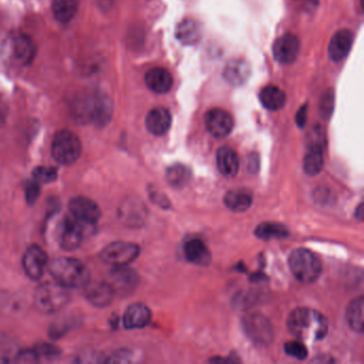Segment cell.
Listing matches in <instances>:
<instances>
[{
  "label": "cell",
  "instance_id": "9c48e42d",
  "mask_svg": "<svg viewBox=\"0 0 364 364\" xmlns=\"http://www.w3.org/2000/svg\"><path fill=\"white\" fill-rule=\"evenodd\" d=\"M69 215L85 226L95 228L101 216L99 204L92 199L78 196L69 203Z\"/></svg>",
  "mask_w": 364,
  "mask_h": 364
},
{
  "label": "cell",
  "instance_id": "6da1fadb",
  "mask_svg": "<svg viewBox=\"0 0 364 364\" xmlns=\"http://www.w3.org/2000/svg\"><path fill=\"white\" fill-rule=\"evenodd\" d=\"M288 328L299 341L317 342L328 333L329 324L327 318L310 308H298L290 314Z\"/></svg>",
  "mask_w": 364,
  "mask_h": 364
},
{
  "label": "cell",
  "instance_id": "7a4b0ae2",
  "mask_svg": "<svg viewBox=\"0 0 364 364\" xmlns=\"http://www.w3.org/2000/svg\"><path fill=\"white\" fill-rule=\"evenodd\" d=\"M49 270L55 281L67 288H83L91 280L88 267L75 258H55L49 263Z\"/></svg>",
  "mask_w": 364,
  "mask_h": 364
},
{
  "label": "cell",
  "instance_id": "484cf974",
  "mask_svg": "<svg viewBox=\"0 0 364 364\" xmlns=\"http://www.w3.org/2000/svg\"><path fill=\"white\" fill-rule=\"evenodd\" d=\"M201 27L194 19H184L176 27V37L185 45H194L200 41Z\"/></svg>",
  "mask_w": 364,
  "mask_h": 364
},
{
  "label": "cell",
  "instance_id": "1f68e13d",
  "mask_svg": "<svg viewBox=\"0 0 364 364\" xmlns=\"http://www.w3.org/2000/svg\"><path fill=\"white\" fill-rule=\"evenodd\" d=\"M113 111L111 99L107 95L97 93V106H95L93 123L99 127L106 126L110 122Z\"/></svg>",
  "mask_w": 364,
  "mask_h": 364
},
{
  "label": "cell",
  "instance_id": "d6986e66",
  "mask_svg": "<svg viewBox=\"0 0 364 364\" xmlns=\"http://www.w3.org/2000/svg\"><path fill=\"white\" fill-rule=\"evenodd\" d=\"M95 106H97V93L79 95L72 105V113L77 122L83 124L93 122Z\"/></svg>",
  "mask_w": 364,
  "mask_h": 364
},
{
  "label": "cell",
  "instance_id": "f6af8a7d",
  "mask_svg": "<svg viewBox=\"0 0 364 364\" xmlns=\"http://www.w3.org/2000/svg\"><path fill=\"white\" fill-rule=\"evenodd\" d=\"M308 117V106L307 105H304L301 108L298 110L297 115H296V123H297L298 126L304 127L307 122Z\"/></svg>",
  "mask_w": 364,
  "mask_h": 364
},
{
  "label": "cell",
  "instance_id": "836d02e7",
  "mask_svg": "<svg viewBox=\"0 0 364 364\" xmlns=\"http://www.w3.org/2000/svg\"><path fill=\"white\" fill-rule=\"evenodd\" d=\"M77 323L76 318L63 317L56 320L55 323L49 328V337L51 340H58L63 338L65 334H67L72 328H74L75 324Z\"/></svg>",
  "mask_w": 364,
  "mask_h": 364
},
{
  "label": "cell",
  "instance_id": "603a6c76",
  "mask_svg": "<svg viewBox=\"0 0 364 364\" xmlns=\"http://www.w3.org/2000/svg\"><path fill=\"white\" fill-rule=\"evenodd\" d=\"M254 196L248 189L236 188L224 195V206L232 212H246L251 206Z\"/></svg>",
  "mask_w": 364,
  "mask_h": 364
},
{
  "label": "cell",
  "instance_id": "d6a6232c",
  "mask_svg": "<svg viewBox=\"0 0 364 364\" xmlns=\"http://www.w3.org/2000/svg\"><path fill=\"white\" fill-rule=\"evenodd\" d=\"M364 298L362 296L354 299L346 310V320L354 331L363 332Z\"/></svg>",
  "mask_w": 364,
  "mask_h": 364
},
{
  "label": "cell",
  "instance_id": "5bb4252c",
  "mask_svg": "<svg viewBox=\"0 0 364 364\" xmlns=\"http://www.w3.org/2000/svg\"><path fill=\"white\" fill-rule=\"evenodd\" d=\"M300 42L295 35L286 33L274 42L272 47L274 59L282 65L294 63L299 53Z\"/></svg>",
  "mask_w": 364,
  "mask_h": 364
},
{
  "label": "cell",
  "instance_id": "e575fe53",
  "mask_svg": "<svg viewBox=\"0 0 364 364\" xmlns=\"http://www.w3.org/2000/svg\"><path fill=\"white\" fill-rule=\"evenodd\" d=\"M37 355L39 356L40 361L41 360H47V361H53L57 360L58 358L61 357L60 348L58 346L53 345L51 343H47V342H41V343L37 344L33 347Z\"/></svg>",
  "mask_w": 364,
  "mask_h": 364
},
{
  "label": "cell",
  "instance_id": "60d3db41",
  "mask_svg": "<svg viewBox=\"0 0 364 364\" xmlns=\"http://www.w3.org/2000/svg\"><path fill=\"white\" fill-rule=\"evenodd\" d=\"M334 106V94L333 91L330 89L327 92L324 93L322 99H320V115L324 118L328 119L331 115Z\"/></svg>",
  "mask_w": 364,
  "mask_h": 364
},
{
  "label": "cell",
  "instance_id": "c3c4849f",
  "mask_svg": "<svg viewBox=\"0 0 364 364\" xmlns=\"http://www.w3.org/2000/svg\"><path fill=\"white\" fill-rule=\"evenodd\" d=\"M363 204L360 203L359 206H358L357 210H356V218H358L359 220H363Z\"/></svg>",
  "mask_w": 364,
  "mask_h": 364
},
{
  "label": "cell",
  "instance_id": "b9f144b4",
  "mask_svg": "<svg viewBox=\"0 0 364 364\" xmlns=\"http://www.w3.org/2000/svg\"><path fill=\"white\" fill-rule=\"evenodd\" d=\"M14 362H17V363H38V362H40V358L33 348V349H23V351H19V353L17 354Z\"/></svg>",
  "mask_w": 364,
  "mask_h": 364
},
{
  "label": "cell",
  "instance_id": "30bf717a",
  "mask_svg": "<svg viewBox=\"0 0 364 364\" xmlns=\"http://www.w3.org/2000/svg\"><path fill=\"white\" fill-rule=\"evenodd\" d=\"M120 222L129 228H140L148 218V208L139 199L126 198L120 203L118 208Z\"/></svg>",
  "mask_w": 364,
  "mask_h": 364
},
{
  "label": "cell",
  "instance_id": "277c9868",
  "mask_svg": "<svg viewBox=\"0 0 364 364\" xmlns=\"http://www.w3.org/2000/svg\"><path fill=\"white\" fill-rule=\"evenodd\" d=\"M71 300L69 288L57 281L42 283L35 293V304L44 313H56L67 307Z\"/></svg>",
  "mask_w": 364,
  "mask_h": 364
},
{
  "label": "cell",
  "instance_id": "7dc6e473",
  "mask_svg": "<svg viewBox=\"0 0 364 364\" xmlns=\"http://www.w3.org/2000/svg\"><path fill=\"white\" fill-rule=\"evenodd\" d=\"M248 169H249L250 172H256L258 169V158H254V156L251 158H249V164H248Z\"/></svg>",
  "mask_w": 364,
  "mask_h": 364
},
{
  "label": "cell",
  "instance_id": "ab89813d",
  "mask_svg": "<svg viewBox=\"0 0 364 364\" xmlns=\"http://www.w3.org/2000/svg\"><path fill=\"white\" fill-rule=\"evenodd\" d=\"M41 195V184L37 181H28L25 186V199L28 206H33Z\"/></svg>",
  "mask_w": 364,
  "mask_h": 364
},
{
  "label": "cell",
  "instance_id": "7402d4cb",
  "mask_svg": "<svg viewBox=\"0 0 364 364\" xmlns=\"http://www.w3.org/2000/svg\"><path fill=\"white\" fill-rule=\"evenodd\" d=\"M145 83L153 92L164 94L169 92L173 85L170 73L163 67L151 69L145 75Z\"/></svg>",
  "mask_w": 364,
  "mask_h": 364
},
{
  "label": "cell",
  "instance_id": "d4e9b609",
  "mask_svg": "<svg viewBox=\"0 0 364 364\" xmlns=\"http://www.w3.org/2000/svg\"><path fill=\"white\" fill-rule=\"evenodd\" d=\"M224 78L233 85H244L250 76V67L242 59L231 60L224 69Z\"/></svg>",
  "mask_w": 364,
  "mask_h": 364
},
{
  "label": "cell",
  "instance_id": "7c38bea8",
  "mask_svg": "<svg viewBox=\"0 0 364 364\" xmlns=\"http://www.w3.org/2000/svg\"><path fill=\"white\" fill-rule=\"evenodd\" d=\"M247 336L256 344H268L274 338V329L267 318L260 314H251L242 320Z\"/></svg>",
  "mask_w": 364,
  "mask_h": 364
},
{
  "label": "cell",
  "instance_id": "cb8c5ba5",
  "mask_svg": "<svg viewBox=\"0 0 364 364\" xmlns=\"http://www.w3.org/2000/svg\"><path fill=\"white\" fill-rule=\"evenodd\" d=\"M111 286L115 292H129L136 286L138 278L132 270L126 266L115 267L110 272Z\"/></svg>",
  "mask_w": 364,
  "mask_h": 364
},
{
  "label": "cell",
  "instance_id": "7bdbcfd3",
  "mask_svg": "<svg viewBox=\"0 0 364 364\" xmlns=\"http://www.w3.org/2000/svg\"><path fill=\"white\" fill-rule=\"evenodd\" d=\"M149 196H150L151 200L160 208H168L170 206L169 199L162 192H159L158 189L154 188L153 186H150V188H149Z\"/></svg>",
  "mask_w": 364,
  "mask_h": 364
},
{
  "label": "cell",
  "instance_id": "5b68a950",
  "mask_svg": "<svg viewBox=\"0 0 364 364\" xmlns=\"http://www.w3.org/2000/svg\"><path fill=\"white\" fill-rule=\"evenodd\" d=\"M288 265L295 279L304 284L315 282L322 274L320 258L308 249L294 250L288 258Z\"/></svg>",
  "mask_w": 364,
  "mask_h": 364
},
{
  "label": "cell",
  "instance_id": "9a60e30c",
  "mask_svg": "<svg viewBox=\"0 0 364 364\" xmlns=\"http://www.w3.org/2000/svg\"><path fill=\"white\" fill-rule=\"evenodd\" d=\"M85 299L88 300L93 307L107 308L115 297V290L109 282L91 281L85 286Z\"/></svg>",
  "mask_w": 364,
  "mask_h": 364
},
{
  "label": "cell",
  "instance_id": "e0dca14e",
  "mask_svg": "<svg viewBox=\"0 0 364 364\" xmlns=\"http://www.w3.org/2000/svg\"><path fill=\"white\" fill-rule=\"evenodd\" d=\"M354 43V33L348 29H342L332 37L328 47L330 59L334 63L343 60L351 51Z\"/></svg>",
  "mask_w": 364,
  "mask_h": 364
},
{
  "label": "cell",
  "instance_id": "ee69618b",
  "mask_svg": "<svg viewBox=\"0 0 364 364\" xmlns=\"http://www.w3.org/2000/svg\"><path fill=\"white\" fill-rule=\"evenodd\" d=\"M106 361V358L104 356L99 355L97 351H88L85 355L79 356L77 358V362L79 363H101V362Z\"/></svg>",
  "mask_w": 364,
  "mask_h": 364
},
{
  "label": "cell",
  "instance_id": "d590c367",
  "mask_svg": "<svg viewBox=\"0 0 364 364\" xmlns=\"http://www.w3.org/2000/svg\"><path fill=\"white\" fill-rule=\"evenodd\" d=\"M58 178V169L55 167L40 166L33 171V179L40 184H49Z\"/></svg>",
  "mask_w": 364,
  "mask_h": 364
},
{
  "label": "cell",
  "instance_id": "f546056e",
  "mask_svg": "<svg viewBox=\"0 0 364 364\" xmlns=\"http://www.w3.org/2000/svg\"><path fill=\"white\" fill-rule=\"evenodd\" d=\"M192 173L188 167L182 164H174L166 171V180L174 188H184L192 181Z\"/></svg>",
  "mask_w": 364,
  "mask_h": 364
},
{
  "label": "cell",
  "instance_id": "4316f807",
  "mask_svg": "<svg viewBox=\"0 0 364 364\" xmlns=\"http://www.w3.org/2000/svg\"><path fill=\"white\" fill-rule=\"evenodd\" d=\"M324 168V150L320 145H309L304 155V171L308 176H317Z\"/></svg>",
  "mask_w": 364,
  "mask_h": 364
},
{
  "label": "cell",
  "instance_id": "f1b7e54d",
  "mask_svg": "<svg viewBox=\"0 0 364 364\" xmlns=\"http://www.w3.org/2000/svg\"><path fill=\"white\" fill-rule=\"evenodd\" d=\"M78 6V0H53V17L60 23H69L76 15Z\"/></svg>",
  "mask_w": 364,
  "mask_h": 364
},
{
  "label": "cell",
  "instance_id": "44dd1931",
  "mask_svg": "<svg viewBox=\"0 0 364 364\" xmlns=\"http://www.w3.org/2000/svg\"><path fill=\"white\" fill-rule=\"evenodd\" d=\"M216 162L217 168L226 178L235 176L240 170V157L229 147H222L217 151Z\"/></svg>",
  "mask_w": 364,
  "mask_h": 364
},
{
  "label": "cell",
  "instance_id": "3957f363",
  "mask_svg": "<svg viewBox=\"0 0 364 364\" xmlns=\"http://www.w3.org/2000/svg\"><path fill=\"white\" fill-rule=\"evenodd\" d=\"M37 55L33 40L25 33H11L3 42V56L12 67H27Z\"/></svg>",
  "mask_w": 364,
  "mask_h": 364
},
{
  "label": "cell",
  "instance_id": "2e32d148",
  "mask_svg": "<svg viewBox=\"0 0 364 364\" xmlns=\"http://www.w3.org/2000/svg\"><path fill=\"white\" fill-rule=\"evenodd\" d=\"M152 312L145 304H134L125 310L123 325L126 329H142L151 323Z\"/></svg>",
  "mask_w": 364,
  "mask_h": 364
},
{
  "label": "cell",
  "instance_id": "ac0fdd59",
  "mask_svg": "<svg viewBox=\"0 0 364 364\" xmlns=\"http://www.w3.org/2000/svg\"><path fill=\"white\" fill-rule=\"evenodd\" d=\"M172 123L170 111L165 107H155L147 115L145 126L154 136H163L168 132Z\"/></svg>",
  "mask_w": 364,
  "mask_h": 364
},
{
  "label": "cell",
  "instance_id": "8d00e7d4",
  "mask_svg": "<svg viewBox=\"0 0 364 364\" xmlns=\"http://www.w3.org/2000/svg\"><path fill=\"white\" fill-rule=\"evenodd\" d=\"M19 348L15 346V344L11 340L0 338V362L1 363L14 362V359L17 357V354L19 353Z\"/></svg>",
  "mask_w": 364,
  "mask_h": 364
},
{
  "label": "cell",
  "instance_id": "4dcf8cb0",
  "mask_svg": "<svg viewBox=\"0 0 364 364\" xmlns=\"http://www.w3.org/2000/svg\"><path fill=\"white\" fill-rule=\"evenodd\" d=\"M256 238L262 240H282L288 238L290 232L283 224L276 222H263L254 231Z\"/></svg>",
  "mask_w": 364,
  "mask_h": 364
},
{
  "label": "cell",
  "instance_id": "4fadbf2b",
  "mask_svg": "<svg viewBox=\"0 0 364 364\" xmlns=\"http://www.w3.org/2000/svg\"><path fill=\"white\" fill-rule=\"evenodd\" d=\"M206 127L208 132L215 138H224L230 135L234 127L232 115L224 109L214 108L206 115Z\"/></svg>",
  "mask_w": 364,
  "mask_h": 364
},
{
  "label": "cell",
  "instance_id": "ffe728a7",
  "mask_svg": "<svg viewBox=\"0 0 364 364\" xmlns=\"http://www.w3.org/2000/svg\"><path fill=\"white\" fill-rule=\"evenodd\" d=\"M185 258L198 266H208L212 262V254L204 242L198 238L188 240L184 247Z\"/></svg>",
  "mask_w": 364,
  "mask_h": 364
},
{
  "label": "cell",
  "instance_id": "bcb514c9",
  "mask_svg": "<svg viewBox=\"0 0 364 364\" xmlns=\"http://www.w3.org/2000/svg\"><path fill=\"white\" fill-rule=\"evenodd\" d=\"M8 118V107L5 101L0 99V127L5 125Z\"/></svg>",
  "mask_w": 364,
  "mask_h": 364
},
{
  "label": "cell",
  "instance_id": "f35d334b",
  "mask_svg": "<svg viewBox=\"0 0 364 364\" xmlns=\"http://www.w3.org/2000/svg\"><path fill=\"white\" fill-rule=\"evenodd\" d=\"M135 360L134 351L126 348L113 351L106 358V363H129Z\"/></svg>",
  "mask_w": 364,
  "mask_h": 364
},
{
  "label": "cell",
  "instance_id": "74e56055",
  "mask_svg": "<svg viewBox=\"0 0 364 364\" xmlns=\"http://www.w3.org/2000/svg\"><path fill=\"white\" fill-rule=\"evenodd\" d=\"M284 351L290 357L297 360H304L308 357V348L302 341H290L284 345Z\"/></svg>",
  "mask_w": 364,
  "mask_h": 364
},
{
  "label": "cell",
  "instance_id": "ba28073f",
  "mask_svg": "<svg viewBox=\"0 0 364 364\" xmlns=\"http://www.w3.org/2000/svg\"><path fill=\"white\" fill-rule=\"evenodd\" d=\"M140 254L138 245L129 242H115L105 247L99 252V258L113 267L127 266L134 262Z\"/></svg>",
  "mask_w": 364,
  "mask_h": 364
},
{
  "label": "cell",
  "instance_id": "8992f818",
  "mask_svg": "<svg viewBox=\"0 0 364 364\" xmlns=\"http://www.w3.org/2000/svg\"><path fill=\"white\" fill-rule=\"evenodd\" d=\"M83 151L81 139L69 129H61L53 137L51 155L58 164L69 166L78 160Z\"/></svg>",
  "mask_w": 364,
  "mask_h": 364
},
{
  "label": "cell",
  "instance_id": "83f0119b",
  "mask_svg": "<svg viewBox=\"0 0 364 364\" xmlns=\"http://www.w3.org/2000/svg\"><path fill=\"white\" fill-rule=\"evenodd\" d=\"M260 101L268 110L276 111L286 105V95L276 85H268L260 91Z\"/></svg>",
  "mask_w": 364,
  "mask_h": 364
},
{
  "label": "cell",
  "instance_id": "8fae6325",
  "mask_svg": "<svg viewBox=\"0 0 364 364\" xmlns=\"http://www.w3.org/2000/svg\"><path fill=\"white\" fill-rule=\"evenodd\" d=\"M49 267V256L45 250L38 245L28 247L23 256V268L26 276L33 281L41 279Z\"/></svg>",
  "mask_w": 364,
  "mask_h": 364
},
{
  "label": "cell",
  "instance_id": "52a82bcc",
  "mask_svg": "<svg viewBox=\"0 0 364 364\" xmlns=\"http://www.w3.org/2000/svg\"><path fill=\"white\" fill-rule=\"evenodd\" d=\"M94 229L81 224L71 215L63 217L57 231L58 244L65 251L76 250Z\"/></svg>",
  "mask_w": 364,
  "mask_h": 364
}]
</instances>
